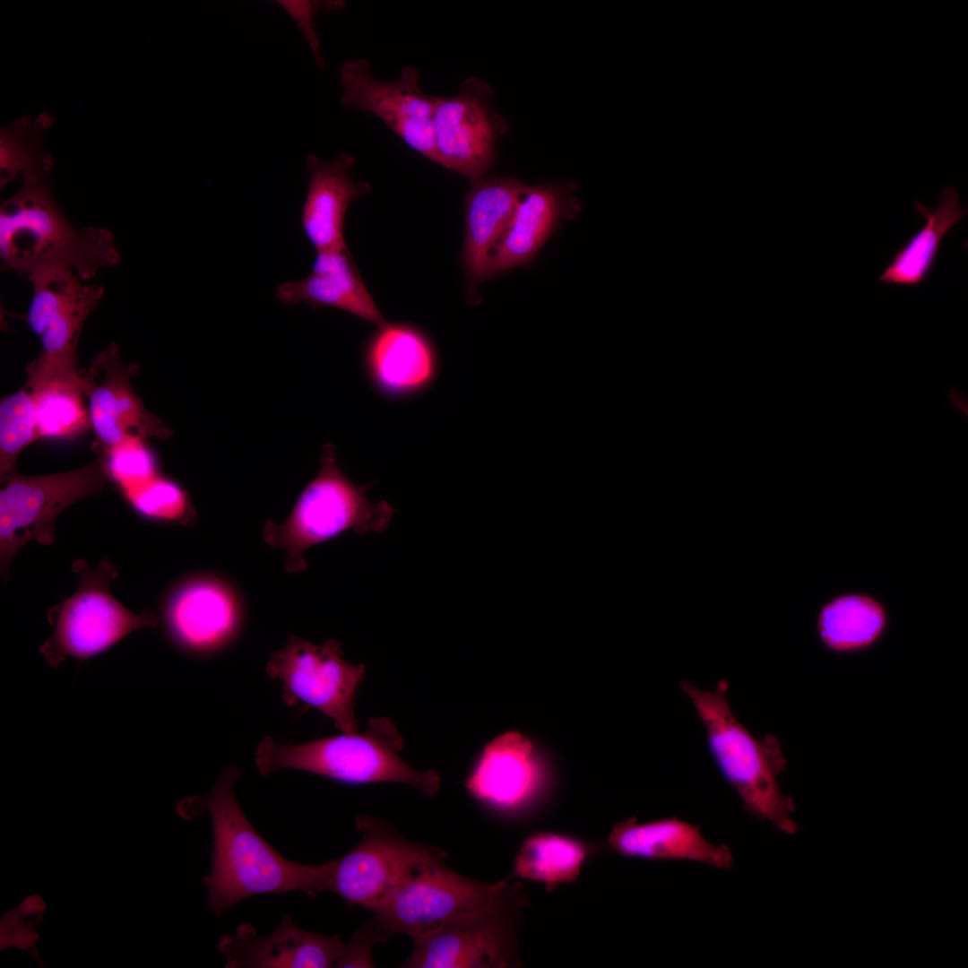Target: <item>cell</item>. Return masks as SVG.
Listing matches in <instances>:
<instances>
[{"label":"cell","instance_id":"9a60e30c","mask_svg":"<svg viewBox=\"0 0 968 968\" xmlns=\"http://www.w3.org/2000/svg\"><path fill=\"white\" fill-rule=\"evenodd\" d=\"M170 642L183 652L204 655L230 642L241 624V605L225 582L195 575L177 582L160 607Z\"/></svg>","mask_w":968,"mask_h":968},{"label":"cell","instance_id":"9c48e42d","mask_svg":"<svg viewBox=\"0 0 968 968\" xmlns=\"http://www.w3.org/2000/svg\"><path fill=\"white\" fill-rule=\"evenodd\" d=\"M32 296L26 323L39 338L41 353L28 367V382L79 379L76 350L82 326L100 301L101 286L87 284L73 271L45 268L27 277Z\"/></svg>","mask_w":968,"mask_h":968},{"label":"cell","instance_id":"f546056e","mask_svg":"<svg viewBox=\"0 0 968 968\" xmlns=\"http://www.w3.org/2000/svg\"><path fill=\"white\" fill-rule=\"evenodd\" d=\"M38 438L35 404L23 387L0 402V480L1 483L18 473L22 451Z\"/></svg>","mask_w":968,"mask_h":968},{"label":"cell","instance_id":"f1b7e54d","mask_svg":"<svg viewBox=\"0 0 968 968\" xmlns=\"http://www.w3.org/2000/svg\"><path fill=\"white\" fill-rule=\"evenodd\" d=\"M52 117L41 114L31 121L20 117L2 127L0 133V185H7L19 177L23 182L47 180L52 171V157L43 149V130Z\"/></svg>","mask_w":968,"mask_h":968},{"label":"cell","instance_id":"1f68e13d","mask_svg":"<svg viewBox=\"0 0 968 968\" xmlns=\"http://www.w3.org/2000/svg\"><path fill=\"white\" fill-rule=\"evenodd\" d=\"M104 454L108 480L123 494L158 476L155 458L143 439L129 438Z\"/></svg>","mask_w":968,"mask_h":968},{"label":"cell","instance_id":"4316f807","mask_svg":"<svg viewBox=\"0 0 968 968\" xmlns=\"http://www.w3.org/2000/svg\"><path fill=\"white\" fill-rule=\"evenodd\" d=\"M886 613L873 598L849 594L828 602L817 618L822 643L840 653L865 649L877 641L886 627Z\"/></svg>","mask_w":968,"mask_h":968},{"label":"cell","instance_id":"836d02e7","mask_svg":"<svg viewBox=\"0 0 968 968\" xmlns=\"http://www.w3.org/2000/svg\"><path fill=\"white\" fill-rule=\"evenodd\" d=\"M279 3L297 22L314 54L317 66L323 69L324 61L320 51L319 39L314 30L313 17L319 7L328 5L332 2L319 4V2L311 1H280Z\"/></svg>","mask_w":968,"mask_h":968},{"label":"cell","instance_id":"cb8c5ba5","mask_svg":"<svg viewBox=\"0 0 968 968\" xmlns=\"http://www.w3.org/2000/svg\"><path fill=\"white\" fill-rule=\"evenodd\" d=\"M276 294L288 306L333 307L378 326L385 323L347 246L316 252L309 274L280 284Z\"/></svg>","mask_w":968,"mask_h":968},{"label":"cell","instance_id":"484cf974","mask_svg":"<svg viewBox=\"0 0 968 968\" xmlns=\"http://www.w3.org/2000/svg\"><path fill=\"white\" fill-rule=\"evenodd\" d=\"M598 850L577 836L540 831L527 836L514 857L512 876L542 884L548 892L575 881Z\"/></svg>","mask_w":968,"mask_h":968},{"label":"cell","instance_id":"8fae6325","mask_svg":"<svg viewBox=\"0 0 968 968\" xmlns=\"http://www.w3.org/2000/svg\"><path fill=\"white\" fill-rule=\"evenodd\" d=\"M359 843L333 860L328 892L350 905L370 910L419 869L445 860V852L400 835L385 822L358 817Z\"/></svg>","mask_w":968,"mask_h":968},{"label":"cell","instance_id":"ba28073f","mask_svg":"<svg viewBox=\"0 0 968 968\" xmlns=\"http://www.w3.org/2000/svg\"><path fill=\"white\" fill-rule=\"evenodd\" d=\"M108 476L105 454L72 471L7 479L0 491V569L6 579L10 564L30 540L51 545L56 520L75 502L99 495Z\"/></svg>","mask_w":968,"mask_h":968},{"label":"cell","instance_id":"44dd1931","mask_svg":"<svg viewBox=\"0 0 968 968\" xmlns=\"http://www.w3.org/2000/svg\"><path fill=\"white\" fill-rule=\"evenodd\" d=\"M574 185H526L506 232L489 262L488 279L528 267L564 219L578 211Z\"/></svg>","mask_w":968,"mask_h":968},{"label":"cell","instance_id":"7402d4cb","mask_svg":"<svg viewBox=\"0 0 968 968\" xmlns=\"http://www.w3.org/2000/svg\"><path fill=\"white\" fill-rule=\"evenodd\" d=\"M606 844L625 858L688 860L724 869L734 865L732 852L726 844L710 843L698 825L676 817L644 823L630 817L618 822L609 834Z\"/></svg>","mask_w":968,"mask_h":968},{"label":"cell","instance_id":"52a82bcc","mask_svg":"<svg viewBox=\"0 0 968 968\" xmlns=\"http://www.w3.org/2000/svg\"><path fill=\"white\" fill-rule=\"evenodd\" d=\"M79 576L75 592L48 613L52 635L39 651L48 665L56 668L68 657L83 661L99 655L130 633L151 628L158 617L151 610L134 613L110 592V582L118 575L109 559L91 567L83 559L73 564Z\"/></svg>","mask_w":968,"mask_h":968},{"label":"cell","instance_id":"e575fe53","mask_svg":"<svg viewBox=\"0 0 968 968\" xmlns=\"http://www.w3.org/2000/svg\"><path fill=\"white\" fill-rule=\"evenodd\" d=\"M949 400L953 406L959 409L963 413L967 415L968 405L967 400L964 395L959 393L957 390L951 388L949 390Z\"/></svg>","mask_w":968,"mask_h":968},{"label":"cell","instance_id":"5b68a950","mask_svg":"<svg viewBox=\"0 0 968 968\" xmlns=\"http://www.w3.org/2000/svg\"><path fill=\"white\" fill-rule=\"evenodd\" d=\"M367 489V485H357L342 472L335 446L324 445L319 471L300 493L288 518L281 523L268 521L264 527V541L286 553V571L305 570L304 554L309 548L346 531L367 534L387 529L394 507L388 501H370Z\"/></svg>","mask_w":968,"mask_h":968},{"label":"cell","instance_id":"8992f818","mask_svg":"<svg viewBox=\"0 0 968 968\" xmlns=\"http://www.w3.org/2000/svg\"><path fill=\"white\" fill-rule=\"evenodd\" d=\"M519 882L489 884L465 877L445 860L419 869L369 911L390 938L403 933L412 939L456 919L497 908L525 906Z\"/></svg>","mask_w":968,"mask_h":968},{"label":"cell","instance_id":"7a4b0ae2","mask_svg":"<svg viewBox=\"0 0 968 968\" xmlns=\"http://www.w3.org/2000/svg\"><path fill=\"white\" fill-rule=\"evenodd\" d=\"M0 257L4 269L27 277L56 267L69 269L85 281L120 260L113 234L104 228L73 226L47 180L23 182L1 203Z\"/></svg>","mask_w":968,"mask_h":968},{"label":"cell","instance_id":"e0dca14e","mask_svg":"<svg viewBox=\"0 0 968 968\" xmlns=\"http://www.w3.org/2000/svg\"><path fill=\"white\" fill-rule=\"evenodd\" d=\"M544 782L543 769L531 742L510 731L485 747L465 781V788L488 811L506 819H517L536 801Z\"/></svg>","mask_w":968,"mask_h":968},{"label":"cell","instance_id":"83f0119b","mask_svg":"<svg viewBox=\"0 0 968 968\" xmlns=\"http://www.w3.org/2000/svg\"><path fill=\"white\" fill-rule=\"evenodd\" d=\"M25 388L34 401L38 438H69L91 428L82 401L88 388L84 373L79 379L27 382Z\"/></svg>","mask_w":968,"mask_h":968},{"label":"cell","instance_id":"ac0fdd59","mask_svg":"<svg viewBox=\"0 0 968 968\" xmlns=\"http://www.w3.org/2000/svg\"><path fill=\"white\" fill-rule=\"evenodd\" d=\"M363 366L372 387L390 399L421 393L436 381L439 363L434 344L420 329L385 323L367 340Z\"/></svg>","mask_w":968,"mask_h":968},{"label":"cell","instance_id":"ffe728a7","mask_svg":"<svg viewBox=\"0 0 968 968\" xmlns=\"http://www.w3.org/2000/svg\"><path fill=\"white\" fill-rule=\"evenodd\" d=\"M525 186L514 177H484L471 184L465 196L462 257L471 302L479 300L478 287L488 279L490 258L507 230Z\"/></svg>","mask_w":968,"mask_h":968},{"label":"cell","instance_id":"3957f363","mask_svg":"<svg viewBox=\"0 0 968 968\" xmlns=\"http://www.w3.org/2000/svg\"><path fill=\"white\" fill-rule=\"evenodd\" d=\"M728 687L727 681L720 680L714 690H701L680 682L704 727L715 764L741 799L743 809L782 833L795 834L794 802L778 784L786 767L780 743L771 734L756 739L737 720L726 696Z\"/></svg>","mask_w":968,"mask_h":968},{"label":"cell","instance_id":"7c38bea8","mask_svg":"<svg viewBox=\"0 0 968 968\" xmlns=\"http://www.w3.org/2000/svg\"><path fill=\"white\" fill-rule=\"evenodd\" d=\"M492 89L470 77L453 97L435 96L433 135L436 163L471 183L486 177L496 160V144L506 120L491 108Z\"/></svg>","mask_w":968,"mask_h":968},{"label":"cell","instance_id":"5bb4252c","mask_svg":"<svg viewBox=\"0 0 968 968\" xmlns=\"http://www.w3.org/2000/svg\"><path fill=\"white\" fill-rule=\"evenodd\" d=\"M523 906H506L456 919L416 938L405 968H508L521 963L516 918Z\"/></svg>","mask_w":968,"mask_h":968},{"label":"cell","instance_id":"6da1fadb","mask_svg":"<svg viewBox=\"0 0 968 968\" xmlns=\"http://www.w3.org/2000/svg\"><path fill=\"white\" fill-rule=\"evenodd\" d=\"M240 771L226 768L203 796L182 799L177 814L190 820L207 812L212 831V869L203 877L208 908L220 915L257 895L301 891L309 897L327 892L333 860L302 864L283 857L256 831L239 807L234 791Z\"/></svg>","mask_w":968,"mask_h":968},{"label":"cell","instance_id":"d6986e66","mask_svg":"<svg viewBox=\"0 0 968 968\" xmlns=\"http://www.w3.org/2000/svg\"><path fill=\"white\" fill-rule=\"evenodd\" d=\"M345 944L339 935L306 931L285 914L278 928L262 936L250 924L224 935L218 945L227 968L335 967Z\"/></svg>","mask_w":968,"mask_h":968},{"label":"cell","instance_id":"277c9868","mask_svg":"<svg viewBox=\"0 0 968 968\" xmlns=\"http://www.w3.org/2000/svg\"><path fill=\"white\" fill-rule=\"evenodd\" d=\"M403 739L388 718H374L361 732L343 733L302 744H283L267 736L258 744L255 765L262 775L296 769L352 785L403 783L432 796L441 778L433 769L419 771L400 756Z\"/></svg>","mask_w":968,"mask_h":968},{"label":"cell","instance_id":"4dcf8cb0","mask_svg":"<svg viewBox=\"0 0 968 968\" xmlns=\"http://www.w3.org/2000/svg\"><path fill=\"white\" fill-rule=\"evenodd\" d=\"M133 510L142 518L183 525L192 523L194 510L184 489L159 475L125 494Z\"/></svg>","mask_w":968,"mask_h":968},{"label":"cell","instance_id":"2e32d148","mask_svg":"<svg viewBox=\"0 0 968 968\" xmlns=\"http://www.w3.org/2000/svg\"><path fill=\"white\" fill-rule=\"evenodd\" d=\"M134 373L135 366L123 361L115 343L99 353L84 373L91 428L106 451L129 438L170 436L169 428L149 412L134 392Z\"/></svg>","mask_w":968,"mask_h":968},{"label":"cell","instance_id":"30bf717a","mask_svg":"<svg viewBox=\"0 0 968 968\" xmlns=\"http://www.w3.org/2000/svg\"><path fill=\"white\" fill-rule=\"evenodd\" d=\"M265 670L272 679L281 683L288 705L315 707L343 733L358 730L355 699L366 669L343 659L339 641L316 644L290 636L270 656Z\"/></svg>","mask_w":968,"mask_h":968},{"label":"cell","instance_id":"603a6c76","mask_svg":"<svg viewBox=\"0 0 968 968\" xmlns=\"http://www.w3.org/2000/svg\"><path fill=\"white\" fill-rule=\"evenodd\" d=\"M355 159L341 153L324 161L307 156L309 174L307 194L302 209L301 226L315 252L345 247L344 221L350 203L370 192L368 182L353 180L349 175Z\"/></svg>","mask_w":968,"mask_h":968},{"label":"cell","instance_id":"d6a6232c","mask_svg":"<svg viewBox=\"0 0 968 968\" xmlns=\"http://www.w3.org/2000/svg\"><path fill=\"white\" fill-rule=\"evenodd\" d=\"M388 938L378 921L372 917L355 932L351 940L345 944L335 967H375L373 947L376 944L385 942Z\"/></svg>","mask_w":968,"mask_h":968},{"label":"cell","instance_id":"4fadbf2b","mask_svg":"<svg viewBox=\"0 0 968 968\" xmlns=\"http://www.w3.org/2000/svg\"><path fill=\"white\" fill-rule=\"evenodd\" d=\"M340 80L343 106L375 115L409 147L436 161L435 96L420 89V74L415 67L405 66L397 79L384 81L372 75L368 61L350 59L342 65Z\"/></svg>","mask_w":968,"mask_h":968},{"label":"cell","instance_id":"d4e9b609","mask_svg":"<svg viewBox=\"0 0 968 968\" xmlns=\"http://www.w3.org/2000/svg\"><path fill=\"white\" fill-rule=\"evenodd\" d=\"M914 207L925 218V224L895 251L878 277L886 285L922 284L935 265L945 236L967 213V208L960 206L959 194L954 186L942 189L934 211L918 201L914 202Z\"/></svg>","mask_w":968,"mask_h":968}]
</instances>
